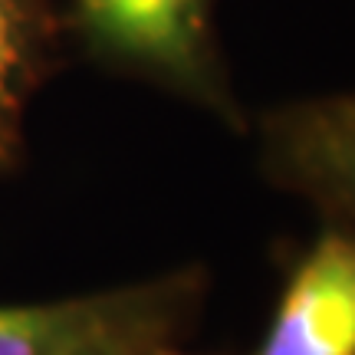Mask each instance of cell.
<instances>
[{
    "instance_id": "2",
    "label": "cell",
    "mask_w": 355,
    "mask_h": 355,
    "mask_svg": "<svg viewBox=\"0 0 355 355\" xmlns=\"http://www.w3.org/2000/svg\"><path fill=\"white\" fill-rule=\"evenodd\" d=\"M204 296V266H178L112 290L0 306V355H148L194 329Z\"/></svg>"
},
{
    "instance_id": "5",
    "label": "cell",
    "mask_w": 355,
    "mask_h": 355,
    "mask_svg": "<svg viewBox=\"0 0 355 355\" xmlns=\"http://www.w3.org/2000/svg\"><path fill=\"white\" fill-rule=\"evenodd\" d=\"M66 43L60 0H0V178L24 162L26 112Z\"/></svg>"
},
{
    "instance_id": "4",
    "label": "cell",
    "mask_w": 355,
    "mask_h": 355,
    "mask_svg": "<svg viewBox=\"0 0 355 355\" xmlns=\"http://www.w3.org/2000/svg\"><path fill=\"white\" fill-rule=\"evenodd\" d=\"M254 355H355V227L322 220L279 283Z\"/></svg>"
},
{
    "instance_id": "1",
    "label": "cell",
    "mask_w": 355,
    "mask_h": 355,
    "mask_svg": "<svg viewBox=\"0 0 355 355\" xmlns=\"http://www.w3.org/2000/svg\"><path fill=\"white\" fill-rule=\"evenodd\" d=\"M220 0H60L69 43L115 76L162 89L243 135L250 119L234 92L217 37Z\"/></svg>"
},
{
    "instance_id": "3",
    "label": "cell",
    "mask_w": 355,
    "mask_h": 355,
    "mask_svg": "<svg viewBox=\"0 0 355 355\" xmlns=\"http://www.w3.org/2000/svg\"><path fill=\"white\" fill-rule=\"evenodd\" d=\"M247 132L273 188L329 224L355 227V89L270 105Z\"/></svg>"
},
{
    "instance_id": "6",
    "label": "cell",
    "mask_w": 355,
    "mask_h": 355,
    "mask_svg": "<svg viewBox=\"0 0 355 355\" xmlns=\"http://www.w3.org/2000/svg\"><path fill=\"white\" fill-rule=\"evenodd\" d=\"M148 355H198V352H184L178 343H165V345H158V349H152Z\"/></svg>"
}]
</instances>
